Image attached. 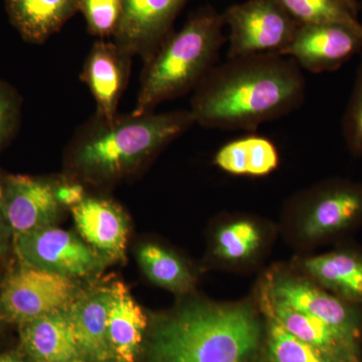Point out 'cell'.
I'll list each match as a JSON object with an SVG mask.
<instances>
[{
  "mask_svg": "<svg viewBox=\"0 0 362 362\" xmlns=\"http://www.w3.org/2000/svg\"><path fill=\"white\" fill-rule=\"evenodd\" d=\"M294 59L255 54L218 63L190 100L194 123L206 129L255 133L262 124L298 110L306 98V78Z\"/></svg>",
  "mask_w": 362,
  "mask_h": 362,
  "instance_id": "obj_1",
  "label": "cell"
},
{
  "mask_svg": "<svg viewBox=\"0 0 362 362\" xmlns=\"http://www.w3.org/2000/svg\"><path fill=\"white\" fill-rule=\"evenodd\" d=\"M194 124L189 110L132 112L111 120L94 114L71 136L66 169L83 185H110L139 170Z\"/></svg>",
  "mask_w": 362,
  "mask_h": 362,
  "instance_id": "obj_2",
  "label": "cell"
},
{
  "mask_svg": "<svg viewBox=\"0 0 362 362\" xmlns=\"http://www.w3.org/2000/svg\"><path fill=\"white\" fill-rule=\"evenodd\" d=\"M262 338L249 302H192L154 324L145 354L147 362H250Z\"/></svg>",
  "mask_w": 362,
  "mask_h": 362,
  "instance_id": "obj_3",
  "label": "cell"
},
{
  "mask_svg": "<svg viewBox=\"0 0 362 362\" xmlns=\"http://www.w3.org/2000/svg\"><path fill=\"white\" fill-rule=\"evenodd\" d=\"M223 13L199 7L145 62L133 113L154 112L158 105L194 92L218 63L226 44Z\"/></svg>",
  "mask_w": 362,
  "mask_h": 362,
  "instance_id": "obj_4",
  "label": "cell"
},
{
  "mask_svg": "<svg viewBox=\"0 0 362 362\" xmlns=\"http://www.w3.org/2000/svg\"><path fill=\"white\" fill-rule=\"evenodd\" d=\"M228 33L226 59L255 54L282 56L300 23L277 0H246L223 13Z\"/></svg>",
  "mask_w": 362,
  "mask_h": 362,
  "instance_id": "obj_5",
  "label": "cell"
},
{
  "mask_svg": "<svg viewBox=\"0 0 362 362\" xmlns=\"http://www.w3.org/2000/svg\"><path fill=\"white\" fill-rule=\"evenodd\" d=\"M293 207L305 239L318 242L337 237L362 223V182L324 181L297 197Z\"/></svg>",
  "mask_w": 362,
  "mask_h": 362,
  "instance_id": "obj_6",
  "label": "cell"
},
{
  "mask_svg": "<svg viewBox=\"0 0 362 362\" xmlns=\"http://www.w3.org/2000/svg\"><path fill=\"white\" fill-rule=\"evenodd\" d=\"M21 265L71 279L88 277L107 264V259L68 230L51 226L13 237Z\"/></svg>",
  "mask_w": 362,
  "mask_h": 362,
  "instance_id": "obj_7",
  "label": "cell"
},
{
  "mask_svg": "<svg viewBox=\"0 0 362 362\" xmlns=\"http://www.w3.org/2000/svg\"><path fill=\"white\" fill-rule=\"evenodd\" d=\"M77 295L74 279L23 265L2 286L0 318L20 325L64 310Z\"/></svg>",
  "mask_w": 362,
  "mask_h": 362,
  "instance_id": "obj_8",
  "label": "cell"
},
{
  "mask_svg": "<svg viewBox=\"0 0 362 362\" xmlns=\"http://www.w3.org/2000/svg\"><path fill=\"white\" fill-rule=\"evenodd\" d=\"M264 289L271 299L316 317L361 344L362 309L326 291L310 279L273 274Z\"/></svg>",
  "mask_w": 362,
  "mask_h": 362,
  "instance_id": "obj_9",
  "label": "cell"
},
{
  "mask_svg": "<svg viewBox=\"0 0 362 362\" xmlns=\"http://www.w3.org/2000/svg\"><path fill=\"white\" fill-rule=\"evenodd\" d=\"M59 180L0 173V202L13 238L54 226L65 209L57 197Z\"/></svg>",
  "mask_w": 362,
  "mask_h": 362,
  "instance_id": "obj_10",
  "label": "cell"
},
{
  "mask_svg": "<svg viewBox=\"0 0 362 362\" xmlns=\"http://www.w3.org/2000/svg\"><path fill=\"white\" fill-rule=\"evenodd\" d=\"M362 52V28L322 23L300 25L282 56L294 59L302 70L332 73Z\"/></svg>",
  "mask_w": 362,
  "mask_h": 362,
  "instance_id": "obj_11",
  "label": "cell"
},
{
  "mask_svg": "<svg viewBox=\"0 0 362 362\" xmlns=\"http://www.w3.org/2000/svg\"><path fill=\"white\" fill-rule=\"evenodd\" d=\"M190 0H121L122 18L113 42L133 57L148 61L175 30Z\"/></svg>",
  "mask_w": 362,
  "mask_h": 362,
  "instance_id": "obj_12",
  "label": "cell"
},
{
  "mask_svg": "<svg viewBox=\"0 0 362 362\" xmlns=\"http://www.w3.org/2000/svg\"><path fill=\"white\" fill-rule=\"evenodd\" d=\"M133 58L113 40H98L93 44L80 78L94 98L98 116L111 120L118 115L119 103L129 83Z\"/></svg>",
  "mask_w": 362,
  "mask_h": 362,
  "instance_id": "obj_13",
  "label": "cell"
},
{
  "mask_svg": "<svg viewBox=\"0 0 362 362\" xmlns=\"http://www.w3.org/2000/svg\"><path fill=\"white\" fill-rule=\"evenodd\" d=\"M71 211L81 238L90 247L107 259L125 257L128 220L118 204L107 197L87 194Z\"/></svg>",
  "mask_w": 362,
  "mask_h": 362,
  "instance_id": "obj_14",
  "label": "cell"
},
{
  "mask_svg": "<svg viewBox=\"0 0 362 362\" xmlns=\"http://www.w3.org/2000/svg\"><path fill=\"white\" fill-rule=\"evenodd\" d=\"M262 300L286 330L320 351L331 362H362L361 344L354 342L327 323L269 297Z\"/></svg>",
  "mask_w": 362,
  "mask_h": 362,
  "instance_id": "obj_15",
  "label": "cell"
},
{
  "mask_svg": "<svg viewBox=\"0 0 362 362\" xmlns=\"http://www.w3.org/2000/svg\"><path fill=\"white\" fill-rule=\"evenodd\" d=\"M111 289H95L77 295L66 308L81 356L90 362L115 358L108 337Z\"/></svg>",
  "mask_w": 362,
  "mask_h": 362,
  "instance_id": "obj_16",
  "label": "cell"
},
{
  "mask_svg": "<svg viewBox=\"0 0 362 362\" xmlns=\"http://www.w3.org/2000/svg\"><path fill=\"white\" fill-rule=\"evenodd\" d=\"M20 337L28 362H66L82 356L66 309L20 324Z\"/></svg>",
  "mask_w": 362,
  "mask_h": 362,
  "instance_id": "obj_17",
  "label": "cell"
},
{
  "mask_svg": "<svg viewBox=\"0 0 362 362\" xmlns=\"http://www.w3.org/2000/svg\"><path fill=\"white\" fill-rule=\"evenodd\" d=\"M301 267L324 290L362 309V252L341 247L305 259Z\"/></svg>",
  "mask_w": 362,
  "mask_h": 362,
  "instance_id": "obj_18",
  "label": "cell"
},
{
  "mask_svg": "<svg viewBox=\"0 0 362 362\" xmlns=\"http://www.w3.org/2000/svg\"><path fill=\"white\" fill-rule=\"evenodd\" d=\"M8 20L23 40L44 44L78 13V0H4Z\"/></svg>",
  "mask_w": 362,
  "mask_h": 362,
  "instance_id": "obj_19",
  "label": "cell"
},
{
  "mask_svg": "<svg viewBox=\"0 0 362 362\" xmlns=\"http://www.w3.org/2000/svg\"><path fill=\"white\" fill-rule=\"evenodd\" d=\"M108 337L114 357L121 362H135L147 328V318L123 283L110 287Z\"/></svg>",
  "mask_w": 362,
  "mask_h": 362,
  "instance_id": "obj_20",
  "label": "cell"
},
{
  "mask_svg": "<svg viewBox=\"0 0 362 362\" xmlns=\"http://www.w3.org/2000/svg\"><path fill=\"white\" fill-rule=\"evenodd\" d=\"M213 162L228 175L264 177L279 168L280 154L268 137L249 133L225 143L214 154Z\"/></svg>",
  "mask_w": 362,
  "mask_h": 362,
  "instance_id": "obj_21",
  "label": "cell"
},
{
  "mask_svg": "<svg viewBox=\"0 0 362 362\" xmlns=\"http://www.w3.org/2000/svg\"><path fill=\"white\" fill-rule=\"evenodd\" d=\"M137 257L143 273L153 284L176 294L194 289V275L175 252L148 243L139 247Z\"/></svg>",
  "mask_w": 362,
  "mask_h": 362,
  "instance_id": "obj_22",
  "label": "cell"
},
{
  "mask_svg": "<svg viewBox=\"0 0 362 362\" xmlns=\"http://www.w3.org/2000/svg\"><path fill=\"white\" fill-rule=\"evenodd\" d=\"M263 244V232L256 221L235 218L226 221L214 233V254L226 263L252 258Z\"/></svg>",
  "mask_w": 362,
  "mask_h": 362,
  "instance_id": "obj_23",
  "label": "cell"
},
{
  "mask_svg": "<svg viewBox=\"0 0 362 362\" xmlns=\"http://www.w3.org/2000/svg\"><path fill=\"white\" fill-rule=\"evenodd\" d=\"M261 307L266 319L269 362H331L320 351L286 330L263 300Z\"/></svg>",
  "mask_w": 362,
  "mask_h": 362,
  "instance_id": "obj_24",
  "label": "cell"
},
{
  "mask_svg": "<svg viewBox=\"0 0 362 362\" xmlns=\"http://www.w3.org/2000/svg\"><path fill=\"white\" fill-rule=\"evenodd\" d=\"M300 25L335 23L361 28L362 23L339 0H277Z\"/></svg>",
  "mask_w": 362,
  "mask_h": 362,
  "instance_id": "obj_25",
  "label": "cell"
},
{
  "mask_svg": "<svg viewBox=\"0 0 362 362\" xmlns=\"http://www.w3.org/2000/svg\"><path fill=\"white\" fill-rule=\"evenodd\" d=\"M78 11L84 16L87 30L99 40L116 35L121 18V0H78Z\"/></svg>",
  "mask_w": 362,
  "mask_h": 362,
  "instance_id": "obj_26",
  "label": "cell"
},
{
  "mask_svg": "<svg viewBox=\"0 0 362 362\" xmlns=\"http://www.w3.org/2000/svg\"><path fill=\"white\" fill-rule=\"evenodd\" d=\"M345 146L356 158L362 157V52L354 87L341 119Z\"/></svg>",
  "mask_w": 362,
  "mask_h": 362,
  "instance_id": "obj_27",
  "label": "cell"
},
{
  "mask_svg": "<svg viewBox=\"0 0 362 362\" xmlns=\"http://www.w3.org/2000/svg\"><path fill=\"white\" fill-rule=\"evenodd\" d=\"M23 98L18 90L0 78V153L20 129Z\"/></svg>",
  "mask_w": 362,
  "mask_h": 362,
  "instance_id": "obj_28",
  "label": "cell"
},
{
  "mask_svg": "<svg viewBox=\"0 0 362 362\" xmlns=\"http://www.w3.org/2000/svg\"><path fill=\"white\" fill-rule=\"evenodd\" d=\"M11 235H13V233L7 223L4 209H2L1 202H0V254L6 252L8 247Z\"/></svg>",
  "mask_w": 362,
  "mask_h": 362,
  "instance_id": "obj_29",
  "label": "cell"
},
{
  "mask_svg": "<svg viewBox=\"0 0 362 362\" xmlns=\"http://www.w3.org/2000/svg\"><path fill=\"white\" fill-rule=\"evenodd\" d=\"M339 1L349 9L350 13L358 18V14L361 13V6H359L358 0H339Z\"/></svg>",
  "mask_w": 362,
  "mask_h": 362,
  "instance_id": "obj_30",
  "label": "cell"
},
{
  "mask_svg": "<svg viewBox=\"0 0 362 362\" xmlns=\"http://www.w3.org/2000/svg\"><path fill=\"white\" fill-rule=\"evenodd\" d=\"M0 362H28L16 352H6V354H0Z\"/></svg>",
  "mask_w": 362,
  "mask_h": 362,
  "instance_id": "obj_31",
  "label": "cell"
},
{
  "mask_svg": "<svg viewBox=\"0 0 362 362\" xmlns=\"http://www.w3.org/2000/svg\"><path fill=\"white\" fill-rule=\"evenodd\" d=\"M66 362H90L88 361V359L84 358V357L80 356L77 357V358L71 359V361H66Z\"/></svg>",
  "mask_w": 362,
  "mask_h": 362,
  "instance_id": "obj_32",
  "label": "cell"
},
{
  "mask_svg": "<svg viewBox=\"0 0 362 362\" xmlns=\"http://www.w3.org/2000/svg\"><path fill=\"white\" fill-rule=\"evenodd\" d=\"M100 362H121V361H119L118 359H116V358H111V359H108V361H100Z\"/></svg>",
  "mask_w": 362,
  "mask_h": 362,
  "instance_id": "obj_33",
  "label": "cell"
},
{
  "mask_svg": "<svg viewBox=\"0 0 362 362\" xmlns=\"http://www.w3.org/2000/svg\"><path fill=\"white\" fill-rule=\"evenodd\" d=\"M359 6H361V11H362V0H358Z\"/></svg>",
  "mask_w": 362,
  "mask_h": 362,
  "instance_id": "obj_34",
  "label": "cell"
}]
</instances>
